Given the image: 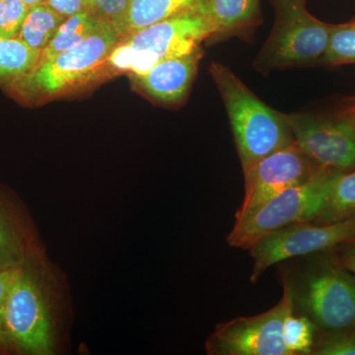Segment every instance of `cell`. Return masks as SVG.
<instances>
[{"label": "cell", "mask_w": 355, "mask_h": 355, "mask_svg": "<svg viewBox=\"0 0 355 355\" xmlns=\"http://www.w3.org/2000/svg\"><path fill=\"white\" fill-rule=\"evenodd\" d=\"M23 1H24L25 3L27 4V6L30 8V7L41 3V2H43L44 0H23Z\"/></svg>", "instance_id": "obj_30"}, {"label": "cell", "mask_w": 355, "mask_h": 355, "mask_svg": "<svg viewBox=\"0 0 355 355\" xmlns=\"http://www.w3.org/2000/svg\"><path fill=\"white\" fill-rule=\"evenodd\" d=\"M157 58L148 51L133 48L120 40L107 58V67L112 76L128 73L132 76H142L158 64Z\"/></svg>", "instance_id": "obj_19"}, {"label": "cell", "mask_w": 355, "mask_h": 355, "mask_svg": "<svg viewBox=\"0 0 355 355\" xmlns=\"http://www.w3.org/2000/svg\"><path fill=\"white\" fill-rule=\"evenodd\" d=\"M25 261L24 247L20 236L0 207V272L19 268Z\"/></svg>", "instance_id": "obj_22"}, {"label": "cell", "mask_w": 355, "mask_h": 355, "mask_svg": "<svg viewBox=\"0 0 355 355\" xmlns=\"http://www.w3.org/2000/svg\"><path fill=\"white\" fill-rule=\"evenodd\" d=\"M130 0H88L93 12L108 21L120 32Z\"/></svg>", "instance_id": "obj_25"}, {"label": "cell", "mask_w": 355, "mask_h": 355, "mask_svg": "<svg viewBox=\"0 0 355 355\" xmlns=\"http://www.w3.org/2000/svg\"><path fill=\"white\" fill-rule=\"evenodd\" d=\"M321 64L326 67L355 64V17L343 24H333Z\"/></svg>", "instance_id": "obj_20"}, {"label": "cell", "mask_w": 355, "mask_h": 355, "mask_svg": "<svg viewBox=\"0 0 355 355\" xmlns=\"http://www.w3.org/2000/svg\"><path fill=\"white\" fill-rule=\"evenodd\" d=\"M320 169L294 142L250 166L243 171L245 195L236 212L235 224L282 191L307 181Z\"/></svg>", "instance_id": "obj_10"}, {"label": "cell", "mask_w": 355, "mask_h": 355, "mask_svg": "<svg viewBox=\"0 0 355 355\" xmlns=\"http://www.w3.org/2000/svg\"><path fill=\"white\" fill-rule=\"evenodd\" d=\"M6 343L24 354H50L53 324L50 303L37 273L21 266L9 289L2 314Z\"/></svg>", "instance_id": "obj_5"}, {"label": "cell", "mask_w": 355, "mask_h": 355, "mask_svg": "<svg viewBox=\"0 0 355 355\" xmlns=\"http://www.w3.org/2000/svg\"><path fill=\"white\" fill-rule=\"evenodd\" d=\"M275 23L270 36L253 62L266 73L275 69L321 64L333 24L308 11L306 0H270Z\"/></svg>", "instance_id": "obj_3"}, {"label": "cell", "mask_w": 355, "mask_h": 355, "mask_svg": "<svg viewBox=\"0 0 355 355\" xmlns=\"http://www.w3.org/2000/svg\"><path fill=\"white\" fill-rule=\"evenodd\" d=\"M214 32V26L205 16L189 9L121 37V41L133 48L148 51L161 62L193 53Z\"/></svg>", "instance_id": "obj_11"}, {"label": "cell", "mask_w": 355, "mask_h": 355, "mask_svg": "<svg viewBox=\"0 0 355 355\" xmlns=\"http://www.w3.org/2000/svg\"><path fill=\"white\" fill-rule=\"evenodd\" d=\"M209 73L227 111L243 171L293 144L286 114L261 101L226 65L211 62Z\"/></svg>", "instance_id": "obj_2"}, {"label": "cell", "mask_w": 355, "mask_h": 355, "mask_svg": "<svg viewBox=\"0 0 355 355\" xmlns=\"http://www.w3.org/2000/svg\"><path fill=\"white\" fill-rule=\"evenodd\" d=\"M28 11L23 0H0V37L17 38Z\"/></svg>", "instance_id": "obj_23"}, {"label": "cell", "mask_w": 355, "mask_h": 355, "mask_svg": "<svg viewBox=\"0 0 355 355\" xmlns=\"http://www.w3.org/2000/svg\"><path fill=\"white\" fill-rule=\"evenodd\" d=\"M202 55V49L198 48L189 55L166 58L146 73L132 76V83L155 104L179 106L188 98Z\"/></svg>", "instance_id": "obj_12"}, {"label": "cell", "mask_w": 355, "mask_h": 355, "mask_svg": "<svg viewBox=\"0 0 355 355\" xmlns=\"http://www.w3.org/2000/svg\"><path fill=\"white\" fill-rule=\"evenodd\" d=\"M198 0H130L121 26V37L191 9Z\"/></svg>", "instance_id": "obj_14"}, {"label": "cell", "mask_w": 355, "mask_h": 355, "mask_svg": "<svg viewBox=\"0 0 355 355\" xmlns=\"http://www.w3.org/2000/svg\"><path fill=\"white\" fill-rule=\"evenodd\" d=\"M314 323L305 315H287L284 322V343L291 355L311 354L314 349Z\"/></svg>", "instance_id": "obj_21"}, {"label": "cell", "mask_w": 355, "mask_h": 355, "mask_svg": "<svg viewBox=\"0 0 355 355\" xmlns=\"http://www.w3.org/2000/svg\"><path fill=\"white\" fill-rule=\"evenodd\" d=\"M121 36L108 21L74 48L37 64L7 88L21 101L39 105L78 92L112 76L107 67Z\"/></svg>", "instance_id": "obj_1"}, {"label": "cell", "mask_w": 355, "mask_h": 355, "mask_svg": "<svg viewBox=\"0 0 355 355\" xmlns=\"http://www.w3.org/2000/svg\"><path fill=\"white\" fill-rule=\"evenodd\" d=\"M294 311L291 280L284 279L282 298L270 310L251 317H238L217 324L207 340L212 355H291L282 335L284 322Z\"/></svg>", "instance_id": "obj_6"}, {"label": "cell", "mask_w": 355, "mask_h": 355, "mask_svg": "<svg viewBox=\"0 0 355 355\" xmlns=\"http://www.w3.org/2000/svg\"><path fill=\"white\" fill-rule=\"evenodd\" d=\"M354 241L355 217L322 225L300 222L277 229L250 248L254 261L250 279L254 284L268 268L282 261Z\"/></svg>", "instance_id": "obj_8"}, {"label": "cell", "mask_w": 355, "mask_h": 355, "mask_svg": "<svg viewBox=\"0 0 355 355\" xmlns=\"http://www.w3.org/2000/svg\"><path fill=\"white\" fill-rule=\"evenodd\" d=\"M67 19L44 2L30 7L17 38L30 48L43 51Z\"/></svg>", "instance_id": "obj_16"}, {"label": "cell", "mask_w": 355, "mask_h": 355, "mask_svg": "<svg viewBox=\"0 0 355 355\" xmlns=\"http://www.w3.org/2000/svg\"><path fill=\"white\" fill-rule=\"evenodd\" d=\"M355 217V170L340 173L316 220L331 223Z\"/></svg>", "instance_id": "obj_18"}, {"label": "cell", "mask_w": 355, "mask_h": 355, "mask_svg": "<svg viewBox=\"0 0 355 355\" xmlns=\"http://www.w3.org/2000/svg\"><path fill=\"white\" fill-rule=\"evenodd\" d=\"M343 113L349 116L350 120L354 121L355 125V96L347 98V104L343 110Z\"/></svg>", "instance_id": "obj_29"}, {"label": "cell", "mask_w": 355, "mask_h": 355, "mask_svg": "<svg viewBox=\"0 0 355 355\" xmlns=\"http://www.w3.org/2000/svg\"><path fill=\"white\" fill-rule=\"evenodd\" d=\"M294 144L322 169L355 170V125L343 112L334 118L286 114Z\"/></svg>", "instance_id": "obj_9"}, {"label": "cell", "mask_w": 355, "mask_h": 355, "mask_svg": "<svg viewBox=\"0 0 355 355\" xmlns=\"http://www.w3.org/2000/svg\"><path fill=\"white\" fill-rule=\"evenodd\" d=\"M340 173L320 169L307 181L282 191L245 220L234 224L228 235V244L249 250L272 231L291 224L316 220Z\"/></svg>", "instance_id": "obj_4"}, {"label": "cell", "mask_w": 355, "mask_h": 355, "mask_svg": "<svg viewBox=\"0 0 355 355\" xmlns=\"http://www.w3.org/2000/svg\"><path fill=\"white\" fill-rule=\"evenodd\" d=\"M41 51L30 48L18 38L0 37V83L10 85L39 62Z\"/></svg>", "instance_id": "obj_17"}, {"label": "cell", "mask_w": 355, "mask_h": 355, "mask_svg": "<svg viewBox=\"0 0 355 355\" xmlns=\"http://www.w3.org/2000/svg\"><path fill=\"white\" fill-rule=\"evenodd\" d=\"M43 2L65 18L83 11H92L88 0H44Z\"/></svg>", "instance_id": "obj_26"}, {"label": "cell", "mask_w": 355, "mask_h": 355, "mask_svg": "<svg viewBox=\"0 0 355 355\" xmlns=\"http://www.w3.org/2000/svg\"><path fill=\"white\" fill-rule=\"evenodd\" d=\"M294 307L324 330H355V282L336 268L310 270L292 284Z\"/></svg>", "instance_id": "obj_7"}, {"label": "cell", "mask_w": 355, "mask_h": 355, "mask_svg": "<svg viewBox=\"0 0 355 355\" xmlns=\"http://www.w3.org/2000/svg\"><path fill=\"white\" fill-rule=\"evenodd\" d=\"M317 355H355V330L336 331L333 336L324 338L317 347L313 349Z\"/></svg>", "instance_id": "obj_24"}, {"label": "cell", "mask_w": 355, "mask_h": 355, "mask_svg": "<svg viewBox=\"0 0 355 355\" xmlns=\"http://www.w3.org/2000/svg\"><path fill=\"white\" fill-rule=\"evenodd\" d=\"M342 261L343 266L355 275V244L343 252Z\"/></svg>", "instance_id": "obj_28"}, {"label": "cell", "mask_w": 355, "mask_h": 355, "mask_svg": "<svg viewBox=\"0 0 355 355\" xmlns=\"http://www.w3.org/2000/svg\"><path fill=\"white\" fill-rule=\"evenodd\" d=\"M21 266L12 268V270H1L0 272V343H6L3 323H2V314H3L7 294H8L13 280L15 279L16 275L19 272Z\"/></svg>", "instance_id": "obj_27"}, {"label": "cell", "mask_w": 355, "mask_h": 355, "mask_svg": "<svg viewBox=\"0 0 355 355\" xmlns=\"http://www.w3.org/2000/svg\"><path fill=\"white\" fill-rule=\"evenodd\" d=\"M93 11H83L69 16L58 28L48 46L41 51L39 62L48 60L70 49L74 48L90 36L105 22Z\"/></svg>", "instance_id": "obj_15"}, {"label": "cell", "mask_w": 355, "mask_h": 355, "mask_svg": "<svg viewBox=\"0 0 355 355\" xmlns=\"http://www.w3.org/2000/svg\"><path fill=\"white\" fill-rule=\"evenodd\" d=\"M191 9L214 26L205 41L209 46L234 37L252 41L254 30L263 24L261 0H198Z\"/></svg>", "instance_id": "obj_13"}]
</instances>
